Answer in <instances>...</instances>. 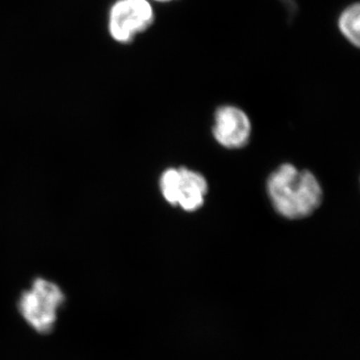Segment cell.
<instances>
[{"label":"cell","instance_id":"6da1fadb","mask_svg":"<svg viewBox=\"0 0 360 360\" xmlns=\"http://www.w3.org/2000/svg\"><path fill=\"white\" fill-rule=\"evenodd\" d=\"M267 193L277 212L288 219L309 217L321 205L322 189L309 170L281 165L267 180Z\"/></svg>","mask_w":360,"mask_h":360},{"label":"cell","instance_id":"7a4b0ae2","mask_svg":"<svg viewBox=\"0 0 360 360\" xmlns=\"http://www.w3.org/2000/svg\"><path fill=\"white\" fill-rule=\"evenodd\" d=\"M65 302V293L56 283L39 278L21 295L18 310L30 328L47 335L56 328L58 309Z\"/></svg>","mask_w":360,"mask_h":360},{"label":"cell","instance_id":"3957f363","mask_svg":"<svg viewBox=\"0 0 360 360\" xmlns=\"http://www.w3.org/2000/svg\"><path fill=\"white\" fill-rule=\"evenodd\" d=\"M160 189L168 203L193 212L205 203L208 186L198 172L186 167L168 168L161 175Z\"/></svg>","mask_w":360,"mask_h":360},{"label":"cell","instance_id":"277c9868","mask_svg":"<svg viewBox=\"0 0 360 360\" xmlns=\"http://www.w3.org/2000/svg\"><path fill=\"white\" fill-rule=\"evenodd\" d=\"M155 20V9L148 0H117L111 7L108 27L113 39L129 44Z\"/></svg>","mask_w":360,"mask_h":360},{"label":"cell","instance_id":"5b68a950","mask_svg":"<svg viewBox=\"0 0 360 360\" xmlns=\"http://www.w3.org/2000/svg\"><path fill=\"white\" fill-rule=\"evenodd\" d=\"M250 117L238 106L221 105L215 111L213 136L224 148H243L250 141Z\"/></svg>","mask_w":360,"mask_h":360},{"label":"cell","instance_id":"8992f818","mask_svg":"<svg viewBox=\"0 0 360 360\" xmlns=\"http://www.w3.org/2000/svg\"><path fill=\"white\" fill-rule=\"evenodd\" d=\"M338 28L343 39L355 49L360 46V6L359 2L349 4L341 11Z\"/></svg>","mask_w":360,"mask_h":360},{"label":"cell","instance_id":"52a82bcc","mask_svg":"<svg viewBox=\"0 0 360 360\" xmlns=\"http://www.w3.org/2000/svg\"><path fill=\"white\" fill-rule=\"evenodd\" d=\"M281 6L283 7L286 14L288 15L290 20H293L295 18L298 11V6L296 0H277Z\"/></svg>","mask_w":360,"mask_h":360},{"label":"cell","instance_id":"ba28073f","mask_svg":"<svg viewBox=\"0 0 360 360\" xmlns=\"http://www.w3.org/2000/svg\"><path fill=\"white\" fill-rule=\"evenodd\" d=\"M153 1L160 2V4H168V2L175 1V0H153Z\"/></svg>","mask_w":360,"mask_h":360}]
</instances>
